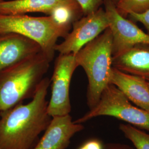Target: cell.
<instances>
[{
  "mask_svg": "<svg viewBox=\"0 0 149 149\" xmlns=\"http://www.w3.org/2000/svg\"><path fill=\"white\" fill-rule=\"evenodd\" d=\"M77 67L73 54H59L56 59L50 80L52 95L48 106V113L52 117L70 114L71 111L70 86Z\"/></svg>",
  "mask_w": 149,
  "mask_h": 149,
  "instance_id": "8992f818",
  "label": "cell"
},
{
  "mask_svg": "<svg viewBox=\"0 0 149 149\" xmlns=\"http://www.w3.org/2000/svg\"><path fill=\"white\" fill-rule=\"evenodd\" d=\"M118 12L127 17L130 13L140 14L149 10V0H119L116 4Z\"/></svg>",
  "mask_w": 149,
  "mask_h": 149,
  "instance_id": "9a60e30c",
  "label": "cell"
},
{
  "mask_svg": "<svg viewBox=\"0 0 149 149\" xmlns=\"http://www.w3.org/2000/svg\"><path fill=\"white\" fill-rule=\"evenodd\" d=\"M147 81H148V85H149V80H148Z\"/></svg>",
  "mask_w": 149,
  "mask_h": 149,
  "instance_id": "44dd1931",
  "label": "cell"
},
{
  "mask_svg": "<svg viewBox=\"0 0 149 149\" xmlns=\"http://www.w3.org/2000/svg\"><path fill=\"white\" fill-rule=\"evenodd\" d=\"M119 129L135 149H149V134L129 124H120Z\"/></svg>",
  "mask_w": 149,
  "mask_h": 149,
  "instance_id": "5bb4252c",
  "label": "cell"
},
{
  "mask_svg": "<svg viewBox=\"0 0 149 149\" xmlns=\"http://www.w3.org/2000/svg\"><path fill=\"white\" fill-rule=\"evenodd\" d=\"M112 66L123 72L149 80V44L135 45L113 56Z\"/></svg>",
  "mask_w": 149,
  "mask_h": 149,
  "instance_id": "7c38bea8",
  "label": "cell"
},
{
  "mask_svg": "<svg viewBox=\"0 0 149 149\" xmlns=\"http://www.w3.org/2000/svg\"><path fill=\"white\" fill-rule=\"evenodd\" d=\"M78 66L88 79L87 104L90 109L96 106L102 93L110 84L112 69V37L109 28L87 44L74 55Z\"/></svg>",
  "mask_w": 149,
  "mask_h": 149,
  "instance_id": "3957f363",
  "label": "cell"
},
{
  "mask_svg": "<svg viewBox=\"0 0 149 149\" xmlns=\"http://www.w3.org/2000/svg\"><path fill=\"white\" fill-rule=\"evenodd\" d=\"M42 52L36 42L17 33L0 35V72Z\"/></svg>",
  "mask_w": 149,
  "mask_h": 149,
  "instance_id": "9c48e42d",
  "label": "cell"
},
{
  "mask_svg": "<svg viewBox=\"0 0 149 149\" xmlns=\"http://www.w3.org/2000/svg\"><path fill=\"white\" fill-rule=\"evenodd\" d=\"M50 80L44 77L32 100L0 112V149H32L52 117L47 100Z\"/></svg>",
  "mask_w": 149,
  "mask_h": 149,
  "instance_id": "6da1fadb",
  "label": "cell"
},
{
  "mask_svg": "<svg viewBox=\"0 0 149 149\" xmlns=\"http://www.w3.org/2000/svg\"><path fill=\"white\" fill-rule=\"evenodd\" d=\"M110 84L116 86L136 106L149 112V86L147 80L112 67Z\"/></svg>",
  "mask_w": 149,
  "mask_h": 149,
  "instance_id": "8fae6325",
  "label": "cell"
},
{
  "mask_svg": "<svg viewBox=\"0 0 149 149\" xmlns=\"http://www.w3.org/2000/svg\"><path fill=\"white\" fill-rule=\"evenodd\" d=\"M52 61L41 52L0 72V112L32 98Z\"/></svg>",
  "mask_w": 149,
  "mask_h": 149,
  "instance_id": "7a4b0ae2",
  "label": "cell"
},
{
  "mask_svg": "<svg viewBox=\"0 0 149 149\" xmlns=\"http://www.w3.org/2000/svg\"><path fill=\"white\" fill-rule=\"evenodd\" d=\"M104 145L101 140L98 139H91L86 141L78 149H104Z\"/></svg>",
  "mask_w": 149,
  "mask_h": 149,
  "instance_id": "ac0fdd59",
  "label": "cell"
},
{
  "mask_svg": "<svg viewBox=\"0 0 149 149\" xmlns=\"http://www.w3.org/2000/svg\"><path fill=\"white\" fill-rule=\"evenodd\" d=\"M109 27V23L104 8L82 17L74 22L71 31L64 40L55 48L59 54L75 55L85 45L100 36Z\"/></svg>",
  "mask_w": 149,
  "mask_h": 149,
  "instance_id": "52a82bcc",
  "label": "cell"
},
{
  "mask_svg": "<svg viewBox=\"0 0 149 149\" xmlns=\"http://www.w3.org/2000/svg\"><path fill=\"white\" fill-rule=\"evenodd\" d=\"M76 2V0H0V15H16L39 12L50 16L59 7Z\"/></svg>",
  "mask_w": 149,
  "mask_h": 149,
  "instance_id": "4fadbf2b",
  "label": "cell"
},
{
  "mask_svg": "<svg viewBox=\"0 0 149 149\" xmlns=\"http://www.w3.org/2000/svg\"><path fill=\"white\" fill-rule=\"evenodd\" d=\"M103 116L117 118L149 132V112L133 105L121 91L111 84L102 92L96 106L74 122L82 124Z\"/></svg>",
  "mask_w": 149,
  "mask_h": 149,
  "instance_id": "5b68a950",
  "label": "cell"
},
{
  "mask_svg": "<svg viewBox=\"0 0 149 149\" xmlns=\"http://www.w3.org/2000/svg\"><path fill=\"white\" fill-rule=\"evenodd\" d=\"M104 149H133L125 144H109L104 145Z\"/></svg>",
  "mask_w": 149,
  "mask_h": 149,
  "instance_id": "d6986e66",
  "label": "cell"
},
{
  "mask_svg": "<svg viewBox=\"0 0 149 149\" xmlns=\"http://www.w3.org/2000/svg\"><path fill=\"white\" fill-rule=\"evenodd\" d=\"M128 16L133 21L141 23L146 28L147 33L149 34V10L140 14L130 13Z\"/></svg>",
  "mask_w": 149,
  "mask_h": 149,
  "instance_id": "e0dca14e",
  "label": "cell"
},
{
  "mask_svg": "<svg viewBox=\"0 0 149 149\" xmlns=\"http://www.w3.org/2000/svg\"><path fill=\"white\" fill-rule=\"evenodd\" d=\"M104 10L112 37V56L122 53L139 44H149V34L133 22L120 15L111 0H104Z\"/></svg>",
  "mask_w": 149,
  "mask_h": 149,
  "instance_id": "ba28073f",
  "label": "cell"
},
{
  "mask_svg": "<svg viewBox=\"0 0 149 149\" xmlns=\"http://www.w3.org/2000/svg\"><path fill=\"white\" fill-rule=\"evenodd\" d=\"M82 8L84 16L98 10L103 4L104 0H76Z\"/></svg>",
  "mask_w": 149,
  "mask_h": 149,
  "instance_id": "2e32d148",
  "label": "cell"
},
{
  "mask_svg": "<svg viewBox=\"0 0 149 149\" xmlns=\"http://www.w3.org/2000/svg\"><path fill=\"white\" fill-rule=\"evenodd\" d=\"M111 1H112V2H113L115 5L119 1V0H111Z\"/></svg>",
  "mask_w": 149,
  "mask_h": 149,
  "instance_id": "ffe728a7",
  "label": "cell"
},
{
  "mask_svg": "<svg viewBox=\"0 0 149 149\" xmlns=\"http://www.w3.org/2000/svg\"><path fill=\"white\" fill-rule=\"evenodd\" d=\"M84 128L75 123L70 114L52 117L43 136L32 149H66L74 134Z\"/></svg>",
  "mask_w": 149,
  "mask_h": 149,
  "instance_id": "30bf717a",
  "label": "cell"
},
{
  "mask_svg": "<svg viewBox=\"0 0 149 149\" xmlns=\"http://www.w3.org/2000/svg\"><path fill=\"white\" fill-rule=\"evenodd\" d=\"M70 31L56 24L50 16L32 17L26 15H0V35L17 33L37 43L51 61L59 38H65Z\"/></svg>",
  "mask_w": 149,
  "mask_h": 149,
  "instance_id": "277c9868",
  "label": "cell"
}]
</instances>
